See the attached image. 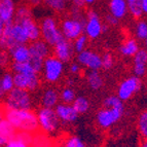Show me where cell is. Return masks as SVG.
<instances>
[{"label":"cell","instance_id":"6da1fadb","mask_svg":"<svg viewBox=\"0 0 147 147\" xmlns=\"http://www.w3.org/2000/svg\"><path fill=\"white\" fill-rule=\"evenodd\" d=\"M4 118L19 133L35 135L39 129L36 113L31 109H5Z\"/></svg>","mask_w":147,"mask_h":147},{"label":"cell","instance_id":"7a4b0ae2","mask_svg":"<svg viewBox=\"0 0 147 147\" xmlns=\"http://www.w3.org/2000/svg\"><path fill=\"white\" fill-rule=\"evenodd\" d=\"M33 99L30 92L22 88H13L4 98L5 109H31Z\"/></svg>","mask_w":147,"mask_h":147},{"label":"cell","instance_id":"3957f363","mask_svg":"<svg viewBox=\"0 0 147 147\" xmlns=\"http://www.w3.org/2000/svg\"><path fill=\"white\" fill-rule=\"evenodd\" d=\"M40 38L45 41L49 47H53L57 42L63 38V35L60 30V26L57 20L52 16L43 18L39 24Z\"/></svg>","mask_w":147,"mask_h":147},{"label":"cell","instance_id":"277c9868","mask_svg":"<svg viewBox=\"0 0 147 147\" xmlns=\"http://www.w3.org/2000/svg\"><path fill=\"white\" fill-rule=\"evenodd\" d=\"M28 47L30 53V64L35 71L39 73L41 72L44 59H47L51 54V47L42 39H38L32 41Z\"/></svg>","mask_w":147,"mask_h":147},{"label":"cell","instance_id":"5b68a950","mask_svg":"<svg viewBox=\"0 0 147 147\" xmlns=\"http://www.w3.org/2000/svg\"><path fill=\"white\" fill-rule=\"evenodd\" d=\"M38 127L45 134H54L60 127V121L54 108L41 107L36 113Z\"/></svg>","mask_w":147,"mask_h":147},{"label":"cell","instance_id":"8992f818","mask_svg":"<svg viewBox=\"0 0 147 147\" xmlns=\"http://www.w3.org/2000/svg\"><path fill=\"white\" fill-rule=\"evenodd\" d=\"M42 73L49 84H56L61 79L64 73V63L55 56H49L42 64Z\"/></svg>","mask_w":147,"mask_h":147},{"label":"cell","instance_id":"52a82bcc","mask_svg":"<svg viewBox=\"0 0 147 147\" xmlns=\"http://www.w3.org/2000/svg\"><path fill=\"white\" fill-rule=\"evenodd\" d=\"M86 19H77V18H66L62 21L60 25V30L65 39L73 41L79 35L84 34V27Z\"/></svg>","mask_w":147,"mask_h":147},{"label":"cell","instance_id":"ba28073f","mask_svg":"<svg viewBox=\"0 0 147 147\" xmlns=\"http://www.w3.org/2000/svg\"><path fill=\"white\" fill-rule=\"evenodd\" d=\"M104 30L105 27L98 12L95 10H90L86 13V21H84V35L90 39H97L101 36Z\"/></svg>","mask_w":147,"mask_h":147},{"label":"cell","instance_id":"9c48e42d","mask_svg":"<svg viewBox=\"0 0 147 147\" xmlns=\"http://www.w3.org/2000/svg\"><path fill=\"white\" fill-rule=\"evenodd\" d=\"M123 111L125 110L117 109V108H102L101 110L98 111L97 116H96L97 123L100 127H102L104 130H107V129L115 125L121 118Z\"/></svg>","mask_w":147,"mask_h":147},{"label":"cell","instance_id":"30bf717a","mask_svg":"<svg viewBox=\"0 0 147 147\" xmlns=\"http://www.w3.org/2000/svg\"><path fill=\"white\" fill-rule=\"evenodd\" d=\"M142 86L141 78L133 75L123 79L117 88V97L121 101H127L139 92Z\"/></svg>","mask_w":147,"mask_h":147},{"label":"cell","instance_id":"8fae6325","mask_svg":"<svg viewBox=\"0 0 147 147\" xmlns=\"http://www.w3.org/2000/svg\"><path fill=\"white\" fill-rule=\"evenodd\" d=\"M13 84H15V88L26 90L28 92H34L40 86V78L38 73H15L13 74Z\"/></svg>","mask_w":147,"mask_h":147},{"label":"cell","instance_id":"7c38bea8","mask_svg":"<svg viewBox=\"0 0 147 147\" xmlns=\"http://www.w3.org/2000/svg\"><path fill=\"white\" fill-rule=\"evenodd\" d=\"M76 59H77V63L81 67H84L88 70H99L102 68L101 56L92 49H84L82 52L77 54Z\"/></svg>","mask_w":147,"mask_h":147},{"label":"cell","instance_id":"4fadbf2b","mask_svg":"<svg viewBox=\"0 0 147 147\" xmlns=\"http://www.w3.org/2000/svg\"><path fill=\"white\" fill-rule=\"evenodd\" d=\"M53 47H54V56L63 63H67L72 59L74 49L70 40L65 39L63 37Z\"/></svg>","mask_w":147,"mask_h":147},{"label":"cell","instance_id":"5bb4252c","mask_svg":"<svg viewBox=\"0 0 147 147\" xmlns=\"http://www.w3.org/2000/svg\"><path fill=\"white\" fill-rule=\"evenodd\" d=\"M57 116L60 121L65 123H71L77 120L79 114L75 111L71 104L67 103H58L54 108Z\"/></svg>","mask_w":147,"mask_h":147},{"label":"cell","instance_id":"9a60e30c","mask_svg":"<svg viewBox=\"0 0 147 147\" xmlns=\"http://www.w3.org/2000/svg\"><path fill=\"white\" fill-rule=\"evenodd\" d=\"M146 64H147V52L146 49H139L136 55L133 57V72L134 75L142 78L146 73Z\"/></svg>","mask_w":147,"mask_h":147},{"label":"cell","instance_id":"2e32d148","mask_svg":"<svg viewBox=\"0 0 147 147\" xmlns=\"http://www.w3.org/2000/svg\"><path fill=\"white\" fill-rule=\"evenodd\" d=\"M16 8L15 0H0V21L4 25L13 22Z\"/></svg>","mask_w":147,"mask_h":147},{"label":"cell","instance_id":"e0dca14e","mask_svg":"<svg viewBox=\"0 0 147 147\" xmlns=\"http://www.w3.org/2000/svg\"><path fill=\"white\" fill-rule=\"evenodd\" d=\"M109 13L116 18L118 21L123 20L127 15V0H109L108 3Z\"/></svg>","mask_w":147,"mask_h":147},{"label":"cell","instance_id":"ac0fdd59","mask_svg":"<svg viewBox=\"0 0 147 147\" xmlns=\"http://www.w3.org/2000/svg\"><path fill=\"white\" fill-rule=\"evenodd\" d=\"M17 134L16 129L5 118L0 120V147L5 146L17 136Z\"/></svg>","mask_w":147,"mask_h":147},{"label":"cell","instance_id":"d6986e66","mask_svg":"<svg viewBox=\"0 0 147 147\" xmlns=\"http://www.w3.org/2000/svg\"><path fill=\"white\" fill-rule=\"evenodd\" d=\"M20 24L24 27L25 31L27 33L28 39H29L30 42L40 39L39 24L33 19V17L29 18V19H26V20H24L23 22H21Z\"/></svg>","mask_w":147,"mask_h":147},{"label":"cell","instance_id":"ffe728a7","mask_svg":"<svg viewBox=\"0 0 147 147\" xmlns=\"http://www.w3.org/2000/svg\"><path fill=\"white\" fill-rule=\"evenodd\" d=\"M59 92L57 91L55 88H47L42 92L40 103H41L42 107L55 108L57 106V104L59 103Z\"/></svg>","mask_w":147,"mask_h":147},{"label":"cell","instance_id":"44dd1931","mask_svg":"<svg viewBox=\"0 0 147 147\" xmlns=\"http://www.w3.org/2000/svg\"><path fill=\"white\" fill-rule=\"evenodd\" d=\"M9 30H10V34L15 43L17 44H27L29 42L28 39L27 33L25 31L24 27L20 23L17 22H11L9 23Z\"/></svg>","mask_w":147,"mask_h":147},{"label":"cell","instance_id":"7402d4cb","mask_svg":"<svg viewBox=\"0 0 147 147\" xmlns=\"http://www.w3.org/2000/svg\"><path fill=\"white\" fill-rule=\"evenodd\" d=\"M8 52H9L12 61L16 63H23V62H28L30 60L29 47L27 44H18Z\"/></svg>","mask_w":147,"mask_h":147},{"label":"cell","instance_id":"603a6c76","mask_svg":"<svg viewBox=\"0 0 147 147\" xmlns=\"http://www.w3.org/2000/svg\"><path fill=\"white\" fill-rule=\"evenodd\" d=\"M140 49L139 43L134 38H127L121 43L119 47V53L121 56L127 57V58H133L135 56L136 53Z\"/></svg>","mask_w":147,"mask_h":147},{"label":"cell","instance_id":"cb8c5ba5","mask_svg":"<svg viewBox=\"0 0 147 147\" xmlns=\"http://www.w3.org/2000/svg\"><path fill=\"white\" fill-rule=\"evenodd\" d=\"M86 81L91 90L98 91L103 86V78L99 73V70H90L86 73Z\"/></svg>","mask_w":147,"mask_h":147},{"label":"cell","instance_id":"d4e9b609","mask_svg":"<svg viewBox=\"0 0 147 147\" xmlns=\"http://www.w3.org/2000/svg\"><path fill=\"white\" fill-rule=\"evenodd\" d=\"M32 17H33V13H32V10H31V8L29 7V5L22 4L16 8L13 22L21 23L24 20H26V19H29V18H32Z\"/></svg>","mask_w":147,"mask_h":147},{"label":"cell","instance_id":"484cf974","mask_svg":"<svg viewBox=\"0 0 147 147\" xmlns=\"http://www.w3.org/2000/svg\"><path fill=\"white\" fill-rule=\"evenodd\" d=\"M71 105L73 106V108L78 114L88 112V109H90V102H88V98H86L84 96L75 97L74 101L71 103Z\"/></svg>","mask_w":147,"mask_h":147},{"label":"cell","instance_id":"4316f807","mask_svg":"<svg viewBox=\"0 0 147 147\" xmlns=\"http://www.w3.org/2000/svg\"><path fill=\"white\" fill-rule=\"evenodd\" d=\"M12 71L13 73H20V74H32V73H37L35 71L30 62H23V63H16L13 62L11 65Z\"/></svg>","mask_w":147,"mask_h":147},{"label":"cell","instance_id":"83f0119b","mask_svg":"<svg viewBox=\"0 0 147 147\" xmlns=\"http://www.w3.org/2000/svg\"><path fill=\"white\" fill-rule=\"evenodd\" d=\"M127 12H130V15L137 20H141V18H143V16L145 15L138 0L127 2Z\"/></svg>","mask_w":147,"mask_h":147},{"label":"cell","instance_id":"f1b7e54d","mask_svg":"<svg viewBox=\"0 0 147 147\" xmlns=\"http://www.w3.org/2000/svg\"><path fill=\"white\" fill-rule=\"evenodd\" d=\"M41 2H43L49 9L57 12H62L66 9L67 2L65 0H41Z\"/></svg>","mask_w":147,"mask_h":147},{"label":"cell","instance_id":"f546056e","mask_svg":"<svg viewBox=\"0 0 147 147\" xmlns=\"http://www.w3.org/2000/svg\"><path fill=\"white\" fill-rule=\"evenodd\" d=\"M136 38L140 41H146L147 39V24L145 21L139 20L135 26Z\"/></svg>","mask_w":147,"mask_h":147},{"label":"cell","instance_id":"4dcf8cb0","mask_svg":"<svg viewBox=\"0 0 147 147\" xmlns=\"http://www.w3.org/2000/svg\"><path fill=\"white\" fill-rule=\"evenodd\" d=\"M0 84H1V86H2V88L4 90L5 93L7 94L8 92H10L12 88H15V84H13V74L9 73V72L4 73L0 77Z\"/></svg>","mask_w":147,"mask_h":147},{"label":"cell","instance_id":"1f68e13d","mask_svg":"<svg viewBox=\"0 0 147 147\" xmlns=\"http://www.w3.org/2000/svg\"><path fill=\"white\" fill-rule=\"evenodd\" d=\"M104 107L107 108H117V109H123L125 110V105L123 101H121L117 96H108L104 100Z\"/></svg>","mask_w":147,"mask_h":147},{"label":"cell","instance_id":"d6a6232c","mask_svg":"<svg viewBox=\"0 0 147 147\" xmlns=\"http://www.w3.org/2000/svg\"><path fill=\"white\" fill-rule=\"evenodd\" d=\"M59 96H60V99L62 100V102H63V103H67V104H71L76 97L75 91H74L71 86L64 88L61 91V93L59 94Z\"/></svg>","mask_w":147,"mask_h":147},{"label":"cell","instance_id":"836d02e7","mask_svg":"<svg viewBox=\"0 0 147 147\" xmlns=\"http://www.w3.org/2000/svg\"><path fill=\"white\" fill-rule=\"evenodd\" d=\"M88 38L84 34H81L79 35L77 38L73 40L72 42V47H73V49L75 53H80L82 52L84 49H86V45H88Z\"/></svg>","mask_w":147,"mask_h":147},{"label":"cell","instance_id":"e575fe53","mask_svg":"<svg viewBox=\"0 0 147 147\" xmlns=\"http://www.w3.org/2000/svg\"><path fill=\"white\" fill-rule=\"evenodd\" d=\"M137 127L139 134L144 138L147 137V112L143 111L139 114L137 121Z\"/></svg>","mask_w":147,"mask_h":147},{"label":"cell","instance_id":"d590c367","mask_svg":"<svg viewBox=\"0 0 147 147\" xmlns=\"http://www.w3.org/2000/svg\"><path fill=\"white\" fill-rule=\"evenodd\" d=\"M63 147H86V143L77 136H69L63 141Z\"/></svg>","mask_w":147,"mask_h":147},{"label":"cell","instance_id":"8d00e7d4","mask_svg":"<svg viewBox=\"0 0 147 147\" xmlns=\"http://www.w3.org/2000/svg\"><path fill=\"white\" fill-rule=\"evenodd\" d=\"M31 146L32 147H52V143L51 140L45 136L42 135H37L32 137L31 141Z\"/></svg>","mask_w":147,"mask_h":147},{"label":"cell","instance_id":"74e56055","mask_svg":"<svg viewBox=\"0 0 147 147\" xmlns=\"http://www.w3.org/2000/svg\"><path fill=\"white\" fill-rule=\"evenodd\" d=\"M101 64H102V68L105 69V70L112 68L113 64H114L112 55L109 54V53H105L103 56H101Z\"/></svg>","mask_w":147,"mask_h":147},{"label":"cell","instance_id":"f35d334b","mask_svg":"<svg viewBox=\"0 0 147 147\" xmlns=\"http://www.w3.org/2000/svg\"><path fill=\"white\" fill-rule=\"evenodd\" d=\"M8 63H9V56L6 53V51L1 49L0 51V67L4 68V67L7 66Z\"/></svg>","mask_w":147,"mask_h":147},{"label":"cell","instance_id":"ab89813d","mask_svg":"<svg viewBox=\"0 0 147 147\" xmlns=\"http://www.w3.org/2000/svg\"><path fill=\"white\" fill-rule=\"evenodd\" d=\"M69 71H70L71 74H73V75H77V74L80 73L81 66L77 62H74V63H72L71 65H70V67H69Z\"/></svg>","mask_w":147,"mask_h":147},{"label":"cell","instance_id":"60d3db41","mask_svg":"<svg viewBox=\"0 0 147 147\" xmlns=\"http://www.w3.org/2000/svg\"><path fill=\"white\" fill-rule=\"evenodd\" d=\"M105 21H106V23L109 25V26H112V27H114V26H116V25L118 24V20H117V19H116V18H114L113 16H111L110 13L106 15Z\"/></svg>","mask_w":147,"mask_h":147},{"label":"cell","instance_id":"b9f144b4","mask_svg":"<svg viewBox=\"0 0 147 147\" xmlns=\"http://www.w3.org/2000/svg\"><path fill=\"white\" fill-rule=\"evenodd\" d=\"M25 3L30 6H38L41 3V0H24Z\"/></svg>","mask_w":147,"mask_h":147},{"label":"cell","instance_id":"7bdbcfd3","mask_svg":"<svg viewBox=\"0 0 147 147\" xmlns=\"http://www.w3.org/2000/svg\"><path fill=\"white\" fill-rule=\"evenodd\" d=\"M138 1H139L140 4H141V7H142L144 13H146L147 12V0H138Z\"/></svg>","mask_w":147,"mask_h":147},{"label":"cell","instance_id":"ee69618b","mask_svg":"<svg viewBox=\"0 0 147 147\" xmlns=\"http://www.w3.org/2000/svg\"><path fill=\"white\" fill-rule=\"evenodd\" d=\"M5 96H6V93L4 92V90H3L2 86H1V84H0V101L4 100Z\"/></svg>","mask_w":147,"mask_h":147},{"label":"cell","instance_id":"f6af8a7d","mask_svg":"<svg viewBox=\"0 0 147 147\" xmlns=\"http://www.w3.org/2000/svg\"><path fill=\"white\" fill-rule=\"evenodd\" d=\"M84 3V5H92L97 1V0H81Z\"/></svg>","mask_w":147,"mask_h":147},{"label":"cell","instance_id":"bcb514c9","mask_svg":"<svg viewBox=\"0 0 147 147\" xmlns=\"http://www.w3.org/2000/svg\"><path fill=\"white\" fill-rule=\"evenodd\" d=\"M3 29H4V24H3V23L0 21V38H1V36H2Z\"/></svg>","mask_w":147,"mask_h":147},{"label":"cell","instance_id":"7dc6e473","mask_svg":"<svg viewBox=\"0 0 147 147\" xmlns=\"http://www.w3.org/2000/svg\"><path fill=\"white\" fill-rule=\"evenodd\" d=\"M4 118V111L1 109V107H0V120L3 119Z\"/></svg>","mask_w":147,"mask_h":147},{"label":"cell","instance_id":"c3c4849f","mask_svg":"<svg viewBox=\"0 0 147 147\" xmlns=\"http://www.w3.org/2000/svg\"><path fill=\"white\" fill-rule=\"evenodd\" d=\"M140 147H147V143H146V141H144V142L141 144V146Z\"/></svg>","mask_w":147,"mask_h":147},{"label":"cell","instance_id":"681fc988","mask_svg":"<svg viewBox=\"0 0 147 147\" xmlns=\"http://www.w3.org/2000/svg\"><path fill=\"white\" fill-rule=\"evenodd\" d=\"M127 2H132V1H135V0H127Z\"/></svg>","mask_w":147,"mask_h":147},{"label":"cell","instance_id":"f907efd6","mask_svg":"<svg viewBox=\"0 0 147 147\" xmlns=\"http://www.w3.org/2000/svg\"><path fill=\"white\" fill-rule=\"evenodd\" d=\"M65 1H66V2H71L72 0H65Z\"/></svg>","mask_w":147,"mask_h":147}]
</instances>
